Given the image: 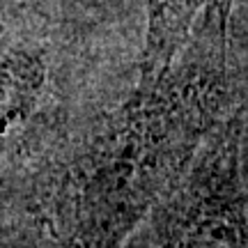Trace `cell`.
<instances>
[{
    "instance_id": "1",
    "label": "cell",
    "mask_w": 248,
    "mask_h": 248,
    "mask_svg": "<svg viewBox=\"0 0 248 248\" xmlns=\"http://www.w3.org/2000/svg\"><path fill=\"white\" fill-rule=\"evenodd\" d=\"M232 0H212L159 78L138 83L44 202L55 248H126L241 106Z\"/></svg>"
},
{
    "instance_id": "2",
    "label": "cell",
    "mask_w": 248,
    "mask_h": 248,
    "mask_svg": "<svg viewBox=\"0 0 248 248\" xmlns=\"http://www.w3.org/2000/svg\"><path fill=\"white\" fill-rule=\"evenodd\" d=\"M142 42L99 35L32 0H0V191L42 207L138 88Z\"/></svg>"
},
{
    "instance_id": "3",
    "label": "cell",
    "mask_w": 248,
    "mask_h": 248,
    "mask_svg": "<svg viewBox=\"0 0 248 248\" xmlns=\"http://www.w3.org/2000/svg\"><path fill=\"white\" fill-rule=\"evenodd\" d=\"M126 248H248L241 106L212 133L182 184Z\"/></svg>"
},
{
    "instance_id": "4",
    "label": "cell",
    "mask_w": 248,
    "mask_h": 248,
    "mask_svg": "<svg viewBox=\"0 0 248 248\" xmlns=\"http://www.w3.org/2000/svg\"><path fill=\"white\" fill-rule=\"evenodd\" d=\"M0 248H55L39 204L0 191Z\"/></svg>"
},
{
    "instance_id": "5",
    "label": "cell",
    "mask_w": 248,
    "mask_h": 248,
    "mask_svg": "<svg viewBox=\"0 0 248 248\" xmlns=\"http://www.w3.org/2000/svg\"><path fill=\"white\" fill-rule=\"evenodd\" d=\"M232 35H234V53L239 62V76H241V177L248 198V26H239L232 21Z\"/></svg>"
}]
</instances>
